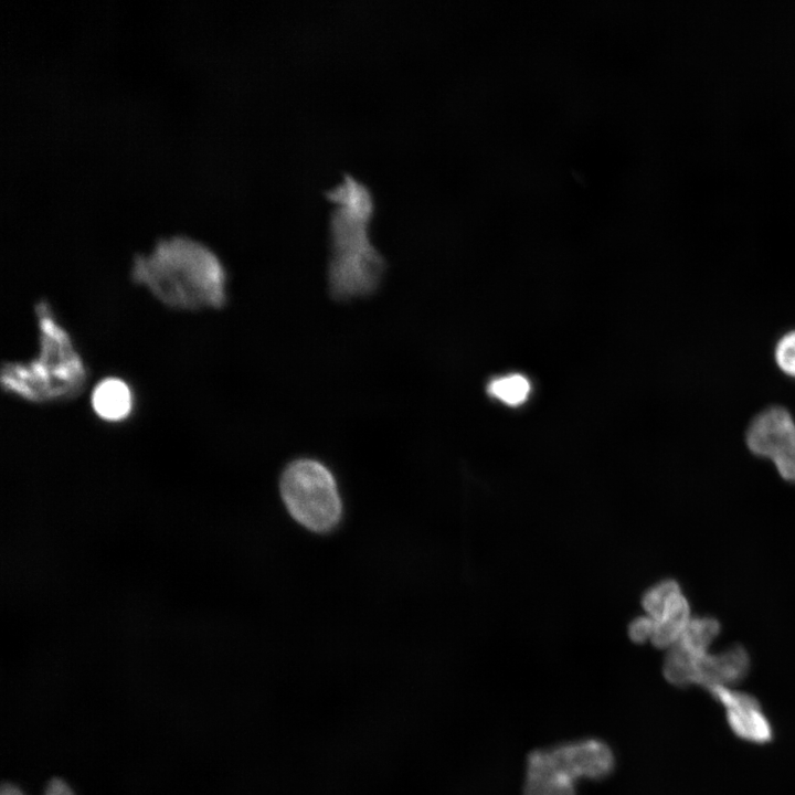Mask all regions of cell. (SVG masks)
Listing matches in <instances>:
<instances>
[{"label": "cell", "mask_w": 795, "mask_h": 795, "mask_svg": "<svg viewBox=\"0 0 795 795\" xmlns=\"http://www.w3.org/2000/svg\"><path fill=\"white\" fill-rule=\"evenodd\" d=\"M750 656L740 645L724 650L693 654L678 645L669 648L662 664L665 679L675 687H735L750 671Z\"/></svg>", "instance_id": "5"}, {"label": "cell", "mask_w": 795, "mask_h": 795, "mask_svg": "<svg viewBox=\"0 0 795 795\" xmlns=\"http://www.w3.org/2000/svg\"><path fill=\"white\" fill-rule=\"evenodd\" d=\"M38 356L26 361H3L0 382L4 393L29 403L71 401L83 393L88 369L46 299L34 305Z\"/></svg>", "instance_id": "3"}, {"label": "cell", "mask_w": 795, "mask_h": 795, "mask_svg": "<svg viewBox=\"0 0 795 795\" xmlns=\"http://www.w3.org/2000/svg\"><path fill=\"white\" fill-rule=\"evenodd\" d=\"M794 433L793 415L783 406H770L751 421L745 433V443L754 455L772 459Z\"/></svg>", "instance_id": "8"}, {"label": "cell", "mask_w": 795, "mask_h": 795, "mask_svg": "<svg viewBox=\"0 0 795 795\" xmlns=\"http://www.w3.org/2000/svg\"><path fill=\"white\" fill-rule=\"evenodd\" d=\"M0 795H23L22 792L12 784H4L1 788ZM44 795H74L70 786L60 778L52 780L45 791Z\"/></svg>", "instance_id": "18"}, {"label": "cell", "mask_w": 795, "mask_h": 795, "mask_svg": "<svg viewBox=\"0 0 795 795\" xmlns=\"http://www.w3.org/2000/svg\"><path fill=\"white\" fill-rule=\"evenodd\" d=\"M279 491L287 511L304 528L327 533L341 522L343 506L336 478L320 460H292L282 473Z\"/></svg>", "instance_id": "4"}, {"label": "cell", "mask_w": 795, "mask_h": 795, "mask_svg": "<svg viewBox=\"0 0 795 795\" xmlns=\"http://www.w3.org/2000/svg\"><path fill=\"white\" fill-rule=\"evenodd\" d=\"M655 628V621L648 615L634 618L627 628L628 637L635 644L650 642Z\"/></svg>", "instance_id": "17"}, {"label": "cell", "mask_w": 795, "mask_h": 795, "mask_svg": "<svg viewBox=\"0 0 795 795\" xmlns=\"http://www.w3.org/2000/svg\"><path fill=\"white\" fill-rule=\"evenodd\" d=\"M91 405L94 413L108 423L127 420L135 406V398L129 384L120 378L102 379L93 389Z\"/></svg>", "instance_id": "10"}, {"label": "cell", "mask_w": 795, "mask_h": 795, "mask_svg": "<svg viewBox=\"0 0 795 795\" xmlns=\"http://www.w3.org/2000/svg\"><path fill=\"white\" fill-rule=\"evenodd\" d=\"M771 460L782 478L795 483V433L781 446Z\"/></svg>", "instance_id": "16"}, {"label": "cell", "mask_w": 795, "mask_h": 795, "mask_svg": "<svg viewBox=\"0 0 795 795\" xmlns=\"http://www.w3.org/2000/svg\"><path fill=\"white\" fill-rule=\"evenodd\" d=\"M130 279L168 308L221 309L227 303V272L205 244L184 235L160 239L136 254Z\"/></svg>", "instance_id": "1"}, {"label": "cell", "mask_w": 795, "mask_h": 795, "mask_svg": "<svg viewBox=\"0 0 795 795\" xmlns=\"http://www.w3.org/2000/svg\"><path fill=\"white\" fill-rule=\"evenodd\" d=\"M774 360L785 375L795 379V329L785 332L777 340L774 347Z\"/></svg>", "instance_id": "15"}, {"label": "cell", "mask_w": 795, "mask_h": 795, "mask_svg": "<svg viewBox=\"0 0 795 795\" xmlns=\"http://www.w3.org/2000/svg\"><path fill=\"white\" fill-rule=\"evenodd\" d=\"M719 633L720 624L716 618L709 616L692 617L676 645L693 654L706 653L710 650Z\"/></svg>", "instance_id": "12"}, {"label": "cell", "mask_w": 795, "mask_h": 795, "mask_svg": "<svg viewBox=\"0 0 795 795\" xmlns=\"http://www.w3.org/2000/svg\"><path fill=\"white\" fill-rule=\"evenodd\" d=\"M327 197L335 203L329 221V293L336 300L368 296L379 288L386 267L369 234L372 193L363 182L346 174Z\"/></svg>", "instance_id": "2"}, {"label": "cell", "mask_w": 795, "mask_h": 795, "mask_svg": "<svg viewBox=\"0 0 795 795\" xmlns=\"http://www.w3.org/2000/svg\"><path fill=\"white\" fill-rule=\"evenodd\" d=\"M680 592V585L671 579L653 585L642 597V605L646 615L654 621L659 618L671 598Z\"/></svg>", "instance_id": "14"}, {"label": "cell", "mask_w": 795, "mask_h": 795, "mask_svg": "<svg viewBox=\"0 0 795 795\" xmlns=\"http://www.w3.org/2000/svg\"><path fill=\"white\" fill-rule=\"evenodd\" d=\"M575 782L556 763L551 749L532 751L527 759L523 795H576Z\"/></svg>", "instance_id": "9"}, {"label": "cell", "mask_w": 795, "mask_h": 795, "mask_svg": "<svg viewBox=\"0 0 795 795\" xmlns=\"http://www.w3.org/2000/svg\"><path fill=\"white\" fill-rule=\"evenodd\" d=\"M488 392L501 402L516 406L528 399L530 383L521 374H510L491 381Z\"/></svg>", "instance_id": "13"}, {"label": "cell", "mask_w": 795, "mask_h": 795, "mask_svg": "<svg viewBox=\"0 0 795 795\" xmlns=\"http://www.w3.org/2000/svg\"><path fill=\"white\" fill-rule=\"evenodd\" d=\"M691 619L689 602L680 592L671 598L661 616L655 621L650 643L659 649L668 650L680 640Z\"/></svg>", "instance_id": "11"}, {"label": "cell", "mask_w": 795, "mask_h": 795, "mask_svg": "<svg viewBox=\"0 0 795 795\" xmlns=\"http://www.w3.org/2000/svg\"><path fill=\"white\" fill-rule=\"evenodd\" d=\"M707 692L722 708L730 731L739 740L757 745L773 740L772 722L754 696L724 686L711 688Z\"/></svg>", "instance_id": "6"}, {"label": "cell", "mask_w": 795, "mask_h": 795, "mask_svg": "<svg viewBox=\"0 0 795 795\" xmlns=\"http://www.w3.org/2000/svg\"><path fill=\"white\" fill-rule=\"evenodd\" d=\"M560 765L574 781H601L615 767V756L610 745L598 739H584L551 748Z\"/></svg>", "instance_id": "7"}]
</instances>
